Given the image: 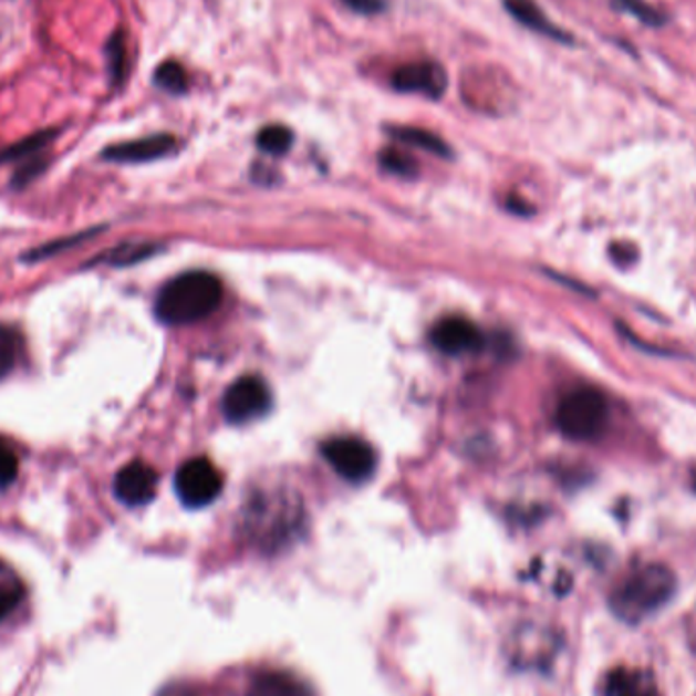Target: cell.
<instances>
[{
	"instance_id": "1",
	"label": "cell",
	"mask_w": 696,
	"mask_h": 696,
	"mask_svg": "<svg viewBox=\"0 0 696 696\" xmlns=\"http://www.w3.org/2000/svg\"><path fill=\"white\" fill-rule=\"evenodd\" d=\"M222 302V283L208 271H190L172 279L155 300V316L181 326L210 316Z\"/></svg>"
},
{
	"instance_id": "2",
	"label": "cell",
	"mask_w": 696,
	"mask_h": 696,
	"mask_svg": "<svg viewBox=\"0 0 696 696\" xmlns=\"http://www.w3.org/2000/svg\"><path fill=\"white\" fill-rule=\"evenodd\" d=\"M676 593V576L664 564L633 569L615 584L609 605L620 620L640 623L664 607Z\"/></svg>"
},
{
	"instance_id": "3",
	"label": "cell",
	"mask_w": 696,
	"mask_h": 696,
	"mask_svg": "<svg viewBox=\"0 0 696 696\" xmlns=\"http://www.w3.org/2000/svg\"><path fill=\"white\" fill-rule=\"evenodd\" d=\"M609 422L607 397L595 387H576L557 407L558 430L572 440H595Z\"/></svg>"
},
{
	"instance_id": "4",
	"label": "cell",
	"mask_w": 696,
	"mask_h": 696,
	"mask_svg": "<svg viewBox=\"0 0 696 696\" xmlns=\"http://www.w3.org/2000/svg\"><path fill=\"white\" fill-rule=\"evenodd\" d=\"M322 455L344 481H367L377 467V455L371 444L356 436H339L322 444Z\"/></svg>"
},
{
	"instance_id": "5",
	"label": "cell",
	"mask_w": 696,
	"mask_h": 696,
	"mask_svg": "<svg viewBox=\"0 0 696 696\" xmlns=\"http://www.w3.org/2000/svg\"><path fill=\"white\" fill-rule=\"evenodd\" d=\"M222 491V475L208 458H191L176 472V494L190 509L210 506Z\"/></svg>"
},
{
	"instance_id": "6",
	"label": "cell",
	"mask_w": 696,
	"mask_h": 696,
	"mask_svg": "<svg viewBox=\"0 0 696 696\" xmlns=\"http://www.w3.org/2000/svg\"><path fill=\"white\" fill-rule=\"evenodd\" d=\"M271 405V393L266 381L259 377H241L222 395V414L230 424H249L263 418Z\"/></svg>"
},
{
	"instance_id": "7",
	"label": "cell",
	"mask_w": 696,
	"mask_h": 696,
	"mask_svg": "<svg viewBox=\"0 0 696 696\" xmlns=\"http://www.w3.org/2000/svg\"><path fill=\"white\" fill-rule=\"evenodd\" d=\"M392 86L404 94H424L438 101L448 89V76L436 62H409L393 72Z\"/></svg>"
},
{
	"instance_id": "8",
	"label": "cell",
	"mask_w": 696,
	"mask_h": 696,
	"mask_svg": "<svg viewBox=\"0 0 696 696\" xmlns=\"http://www.w3.org/2000/svg\"><path fill=\"white\" fill-rule=\"evenodd\" d=\"M432 344L444 355L475 353L482 346L481 330L463 316L443 318L430 332Z\"/></svg>"
},
{
	"instance_id": "9",
	"label": "cell",
	"mask_w": 696,
	"mask_h": 696,
	"mask_svg": "<svg viewBox=\"0 0 696 696\" xmlns=\"http://www.w3.org/2000/svg\"><path fill=\"white\" fill-rule=\"evenodd\" d=\"M157 472L149 465L135 460L116 472L114 495L125 506H147L157 494Z\"/></svg>"
},
{
	"instance_id": "10",
	"label": "cell",
	"mask_w": 696,
	"mask_h": 696,
	"mask_svg": "<svg viewBox=\"0 0 696 696\" xmlns=\"http://www.w3.org/2000/svg\"><path fill=\"white\" fill-rule=\"evenodd\" d=\"M176 149H178V139L174 135L162 133V135H152V137L106 147L102 152V157L114 164H149V162L172 155Z\"/></svg>"
},
{
	"instance_id": "11",
	"label": "cell",
	"mask_w": 696,
	"mask_h": 696,
	"mask_svg": "<svg viewBox=\"0 0 696 696\" xmlns=\"http://www.w3.org/2000/svg\"><path fill=\"white\" fill-rule=\"evenodd\" d=\"M247 696H316V693L293 672L261 671L251 678Z\"/></svg>"
},
{
	"instance_id": "12",
	"label": "cell",
	"mask_w": 696,
	"mask_h": 696,
	"mask_svg": "<svg viewBox=\"0 0 696 696\" xmlns=\"http://www.w3.org/2000/svg\"><path fill=\"white\" fill-rule=\"evenodd\" d=\"M603 696H659V690L650 672L617 668L605 678Z\"/></svg>"
},
{
	"instance_id": "13",
	"label": "cell",
	"mask_w": 696,
	"mask_h": 696,
	"mask_svg": "<svg viewBox=\"0 0 696 696\" xmlns=\"http://www.w3.org/2000/svg\"><path fill=\"white\" fill-rule=\"evenodd\" d=\"M506 9L518 23L532 29L536 33L560 41V43H572L569 33L554 25L552 21H548L544 11L533 0H506Z\"/></svg>"
},
{
	"instance_id": "14",
	"label": "cell",
	"mask_w": 696,
	"mask_h": 696,
	"mask_svg": "<svg viewBox=\"0 0 696 696\" xmlns=\"http://www.w3.org/2000/svg\"><path fill=\"white\" fill-rule=\"evenodd\" d=\"M25 599V583L4 560H0V621L11 615Z\"/></svg>"
},
{
	"instance_id": "15",
	"label": "cell",
	"mask_w": 696,
	"mask_h": 696,
	"mask_svg": "<svg viewBox=\"0 0 696 696\" xmlns=\"http://www.w3.org/2000/svg\"><path fill=\"white\" fill-rule=\"evenodd\" d=\"M389 135L402 141L405 145H409V147H418V149L440 155V157L450 155V147L438 135H434L430 131H424V128L392 127Z\"/></svg>"
},
{
	"instance_id": "16",
	"label": "cell",
	"mask_w": 696,
	"mask_h": 696,
	"mask_svg": "<svg viewBox=\"0 0 696 696\" xmlns=\"http://www.w3.org/2000/svg\"><path fill=\"white\" fill-rule=\"evenodd\" d=\"M106 62L114 86H123L128 74L127 38L123 31H116L106 43Z\"/></svg>"
},
{
	"instance_id": "17",
	"label": "cell",
	"mask_w": 696,
	"mask_h": 696,
	"mask_svg": "<svg viewBox=\"0 0 696 696\" xmlns=\"http://www.w3.org/2000/svg\"><path fill=\"white\" fill-rule=\"evenodd\" d=\"M21 355H23L21 334L7 324H0V380L13 373Z\"/></svg>"
},
{
	"instance_id": "18",
	"label": "cell",
	"mask_w": 696,
	"mask_h": 696,
	"mask_svg": "<svg viewBox=\"0 0 696 696\" xmlns=\"http://www.w3.org/2000/svg\"><path fill=\"white\" fill-rule=\"evenodd\" d=\"M153 82H155L157 89L169 92V94H174V96L186 94L188 89H190V80H188V74H186L184 65L174 62V60L164 62V64L155 70Z\"/></svg>"
},
{
	"instance_id": "19",
	"label": "cell",
	"mask_w": 696,
	"mask_h": 696,
	"mask_svg": "<svg viewBox=\"0 0 696 696\" xmlns=\"http://www.w3.org/2000/svg\"><path fill=\"white\" fill-rule=\"evenodd\" d=\"M55 137H58V131H41V133H35V135H31V137H27V139L19 141V143H14L11 147H7L4 152H0V164L33 157V155H38L43 147H48Z\"/></svg>"
},
{
	"instance_id": "20",
	"label": "cell",
	"mask_w": 696,
	"mask_h": 696,
	"mask_svg": "<svg viewBox=\"0 0 696 696\" xmlns=\"http://www.w3.org/2000/svg\"><path fill=\"white\" fill-rule=\"evenodd\" d=\"M257 145L269 155H283L292 149L293 133L283 125H269L257 135Z\"/></svg>"
},
{
	"instance_id": "21",
	"label": "cell",
	"mask_w": 696,
	"mask_h": 696,
	"mask_svg": "<svg viewBox=\"0 0 696 696\" xmlns=\"http://www.w3.org/2000/svg\"><path fill=\"white\" fill-rule=\"evenodd\" d=\"M613 7L623 13L632 14L647 27H662L666 23V17L644 0H613Z\"/></svg>"
},
{
	"instance_id": "22",
	"label": "cell",
	"mask_w": 696,
	"mask_h": 696,
	"mask_svg": "<svg viewBox=\"0 0 696 696\" xmlns=\"http://www.w3.org/2000/svg\"><path fill=\"white\" fill-rule=\"evenodd\" d=\"M380 164L397 176H405V178H412L418 169L416 159H412L407 153L397 152V149H385L380 155Z\"/></svg>"
},
{
	"instance_id": "23",
	"label": "cell",
	"mask_w": 696,
	"mask_h": 696,
	"mask_svg": "<svg viewBox=\"0 0 696 696\" xmlns=\"http://www.w3.org/2000/svg\"><path fill=\"white\" fill-rule=\"evenodd\" d=\"M19 477V456L13 444L0 438V489L11 487Z\"/></svg>"
},
{
	"instance_id": "24",
	"label": "cell",
	"mask_w": 696,
	"mask_h": 696,
	"mask_svg": "<svg viewBox=\"0 0 696 696\" xmlns=\"http://www.w3.org/2000/svg\"><path fill=\"white\" fill-rule=\"evenodd\" d=\"M342 2L361 14H377L385 9L383 0H342Z\"/></svg>"
},
{
	"instance_id": "25",
	"label": "cell",
	"mask_w": 696,
	"mask_h": 696,
	"mask_svg": "<svg viewBox=\"0 0 696 696\" xmlns=\"http://www.w3.org/2000/svg\"><path fill=\"white\" fill-rule=\"evenodd\" d=\"M157 696H206L200 686L194 684L176 683L165 686L164 690Z\"/></svg>"
},
{
	"instance_id": "26",
	"label": "cell",
	"mask_w": 696,
	"mask_h": 696,
	"mask_svg": "<svg viewBox=\"0 0 696 696\" xmlns=\"http://www.w3.org/2000/svg\"><path fill=\"white\" fill-rule=\"evenodd\" d=\"M693 487H695V491H696V469L693 470Z\"/></svg>"
},
{
	"instance_id": "27",
	"label": "cell",
	"mask_w": 696,
	"mask_h": 696,
	"mask_svg": "<svg viewBox=\"0 0 696 696\" xmlns=\"http://www.w3.org/2000/svg\"><path fill=\"white\" fill-rule=\"evenodd\" d=\"M693 635H696V615H695V627H693Z\"/></svg>"
}]
</instances>
